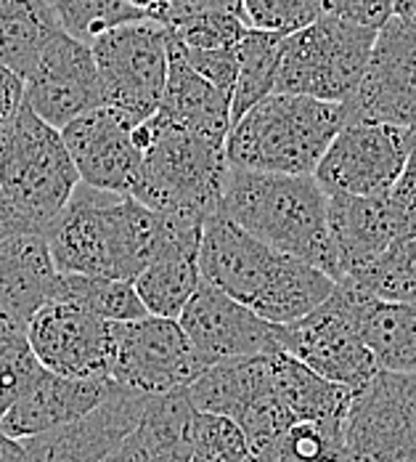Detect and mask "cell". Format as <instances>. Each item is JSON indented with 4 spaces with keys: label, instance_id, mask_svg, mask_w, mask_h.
Segmentation results:
<instances>
[{
    "label": "cell",
    "instance_id": "5",
    "mask_svg": "<svg viewBox=\"0 0 416 462\" xmlns=\"http://www.w3.org/2000/svg\"><path fill=\"white\" fill-rule=\"evenodd\" d=\"M140 179L133 199L162 216L207 224L221 213L229 176L226 149L165 120L159 112L136 125Z\"/></svg>",
    "mask_w": 416,
    "mask_h": 462
},
{
    "label": "cell",
    "instance_id": "17",
    "mask_svg": "<svg viewBox=\"0 0 416 462\" xmlns=\"http://www.w3.org/2000/svg\"><path fill=\"white\" fill-rule=\"evenodd\" d=\"M178 324L207 367L229 359L268 356L281 351L276 324L263 322L247 306L204 282L184 306Z\"/></svg>",
    "mask_w": 416,
    "mask_h": 462
},
{
    "label": "cell",
    "instance_id": "12",
    "mask_svg": "<svg viewBox=\"0 0 416 462\" xmlns=\"http://www.w3.org/2000/svg\"><path fill=\"white\" fill-rule=\"evenodd\" d=\"M112 380L125 391L143 396L184 391L207 370L176 319L143 317L136 322L112 324Z\"/></svg>",
    "mask_w": 416,
    "mask_h": 462
},
{
    "label": "cell",
    "instance_id": "28",
    "mask_svg": "<svg viewBox=\"0 0 416 462\" xmlns=\"http://www.w3.org/2000/svg\"><path fill=\"white\" fill-rule=\"evenodd\" d=\"M284 38L247 30L236 43V83L231 93V125L258 101L274 93Z\"/></svg>",
    "mask_w": 416,
    "mask_h": 462
},
{
    "label": "cell",
    "instance_id": "13",
    "mask_svg": "<svg viewBox=\"0 0 416 462\" xmlns=\"http://www.w3.org/2000/svg\"><path fill=\"white\" fill-rule=\"evenodd\" d=\"M278 348L303 367L350 393L379 372L337 287L319 309L292 324H276Z\"/></svg>",
    "mask_w": 416,
    "mask_h": 462
},
{
    "label": "cell",
    "instance_id": "45",
    "mask_svg": "<svg viewBox=\"0 0 416 462\" xmlns=\"http://www.w3.org/2000/svg\"><path fill=\"white\" fill-rule=\"evenodd\" d=\"M11 324H16V322H11V319H5V317H0V335H3V332H5V329L11 327ZM19 327H22V324H19Z\"/></svg>",
    "mask_w": 416,
    "mask_h": 462
},
{
    "label": "cell",
    "instance_id": "31",
    "mask_svg": "<svg viewBox=\"0 0 416 462\" xmlns=\"http://www.w3.org/2000/svg\"><path fill=\"white\" fill-rule=\"evenodd\" d=\"M252 457L255 462H342V428L292 425Z\"/></svg>",
    "mask_w": 416,
    "mask_h": 462
},
{
    "label": "cell",
    "instance_id": "43",
    "mask_svg": "<svg viewBox=\"0 0 416 462\" xmlns=\"http://www.w3.org/2000/svg\"><path fill=\"white\" fill-rule=\"evenodd\" d=\"M19 231H24V229L19 226L16 216L8 210L5 199L0 197V239H3V236H8V234H19Z\"/></svg>",
    "mask_w": 416,
    "mask_h": 462
},
{
    "label": "cell",
    "instance_id": "40",
    "mask_svg": "<svg viewBox=\"0 0 416 462\" xmlns=\"http://www.w3.org/2000/svg\"><path fill=\"white\" fill-rule=\"evenodd\" d=\"M199 14H233L241 19V0H165L162 27H173L176 22Z\"/></svg>",
    "mask_w": 416,
    "mask_h": 462
},
{
    "label": "cell",
    "instance_id": "3",
    "mask_svg": "<svg viewBox=\"0 0 416 462\" xmlns=\"http://www.w3.org/2000/svg\"><path fill=\"white\" fill-rule=\"evenodd\" d=\"M221 216L331 282L339 279L326 226V194L313 176H274L229 168Z\"/></svg>",
    "mask_w": 416,
    "mask_h": 462
},
{
    "label": "cell",
    "instance_id": "21",
    "mask_svg": "<svg viewBox=\"0 0 416 462\" xmlns=\"http://www.w3.org/2000/svg\"><path fill=\"white\" fill-rule=\"evenodd\" d=\"M56 279L41 234L19 231L0 239V317L27 327L35 311L50 303Z\"/></svg>",
    "mask_w": 416,
    "mask_h": 462
},
{
    "label": "cell",
    "instance_id": "23",
    "mask_svg": "<svg viewBox=\"0 0 416 462\" xmlns=\"http://www.w3.org/2000/svg\"><path fill=\"white\" fill-rule=\"evenodd\" d=\"M157 112L173 125L221 146L231 131V98L185 64L173 38L167 41V80Z\"/></svg>",
    "mask_w": 416,
    "mask_h": 462
},
{
    "label": "cell",
    "instance_id": "6",
    "mask_svg": "<svg viewBox=\"0 0 416 462\" xmlns=\"http://www.w3.org/2000/svg\"><path fill=\"white\" fill-rule=\"evenodd\" d=\"M80 184L75 162L56 128L24 104L0 128V197L19 226L43 234Z\"/></svg>",
    "mask_w": 416,
    "mask_h": 462
},
{
    "label": "cell",
    "instance_id": "16",
    "mask_svg": "<svg viewBox=\"0 0 416 462\" xmlns=\"http://www.w3.org/2000/svg\"><path fill=\"white\" fill-rule=\"evenodd\" d=\"M22 86L24 106L56 131L101 106L91 46L72 41L61 30L41 51Z\"/></svg>",
    "mask_w": 416,
    "mask_h": 462
},
{
    "label": "cell",
    "instance_id": "10",
    "mask_svg": "<svg viewBox=\"0 0 416 462\" xmlns=\"http://www.w3.org/2000/svg\"><path fill=\"white\" fill-rule=\"evenodd\" d=\"M348 123H379L414 131L416 24L390 16L374 35L358 86L342 101Z\"/></svg>",
    "mask_w": 416,
    "mask_h": 462
},
{
    "label": "cell",
    "instance_id": "33",
    "mask_svg": "<svg viewBox=\"0 0 416 462\" xmlns=\"http://www.w3.org/2000/svg\"><path fill=\"white\" fill-rule=\"evenodd\" d=\"M188 462H255L239 425L229 417L196 412Z\"/></svg>",
    "mask_w": 416,
    "mask_h": 462
},
{
    "label": "cell",
    "instance_id": "19",
    "mask_svg": "<svg viewBox=\"0 0 416 462\" xmlns=\"http://www.w3.org/2000/svg\"><path fill=\"white\" fill-rule=\"evenodd\" d=\"M117 391L114 380H69L41 367L27 391L0 417V430L16 441L32 439L86 417Z\"/></svg>",
    "mask_w": 416,
    "mask_h": 462
},
{
    "label": "cell",
    "instance_id": "42",
    "mask_svg": "<svg viewBox=\"0 0 416 462\" xmlns=\"http://www.w3.org/2000/svg\"><path fill=\"white\" fill-rule=\"evenodd\" d=\"M0 462H27L22 444L16 439L5 436L3 430H0Z\"/></svg>",
    "mask_w": 416,
    "mask_h": 462
},
{
    "label": "cell",
    "instance_id": "27",
    "mask_svg": "<svg viewBox=\"0 0 416 462\" xmlns=\"http://www.w3.org/2000/svg\"><path fill=\"white\" fill-rule=\"evenodd\" d=\"M53 303H69L104 322H136L149 317L143 303L136 295L133 282L128 279H101V277H72L59 274L53 284Z\"/></svg>",
    "mask_w": 416,
    "mask_h": 462
},
{
    "label": "cell",
    "instance_id": "4",
    "mask_svg": "<svg viewBox=\"0 0 416 462\" xmlns=\"http://www.w3.org/2000/svg\"><path fill=\"white\" fill-rule=\"evenodd\" d=\"M348 125L342 104L271 93L247 109L226 136V162L236 171L313 176L334 136Z\"/></svg>",
    "mask_w": 416,
    "mask_h": 462
},
{
    "label": "cell",
    "instance_id": "25",
    "mask_svg": "<svg viewBox=\"0 0 416 462\" xmlns=\"http://www.w3.org/2000/svg\"><path fill=\"white\" fill-rule=\"evenodd\" d=\"M196 250H199V242L176 245L165 250L154 263H149L139 277L133 279L136 295L149 317L178 322L184 306L202 284L199 266H196Z\"/></svg>",
    "mask_w": 416,
    "mask_h": 462
},
{
    "label": "cell",
    "instance_id": "20",
    "mask_svg": "<svg viewBox=\"0 0 416 462\" xmlns=\"http://www.w3.org/2000/svg\"><path fill=\"white\" fill-rule=\"evenodd\" d=\"M326 226L339 279L366 269L395 242L384 197H326Z\"/></svg>",
    "mask_w": 416,
    "mask_h": 462
},
{
    "label": "cell",
    "instance_id": "29",
    "mask_svg": "<svg viewBox=\"0 0 416 462\" xmlns=\"http://www.w3.org/2000/svg\"><path fill=\"white\" fill-rule=\"evenodd\" d=\"M374 300L401 303L416 309V239H395L366 269L342 277Z\"/></svg>",
    "mask_w": 416,
    "mask_h": 462
},
{
    "label": "cell",
    "instance_id": "11",
    "mask_svg": "<svg viewBox=\"0 0 416 462\" xmlns=\"http://www.w3.org/2000/svg\"><path fill=\"white\" fill-rule=\"evenodd\" d=\"M414 149V131L379 123H348L329 143L313 171V181L326 197H384Z\"/></svg>",
    "mask_w": 416,
    "mask_h": 462
},
{
    "label": "cell",
    "instance_id": "26",
    "mask_svg": "<svg viewBox=\"0 0 416 462\" xmlns=\"http://www.w3.org/2000/svg\"><path fill=\"white\" fill-rule=\"evenodd\" d=\"M59 30L46 0H0V67L24 80Z\"/></svg>",
    "mask_w": 416,
    "mask_h": 462
},
{
    "label": "cell",
    "instance_id": "14",
    "mask_svg": "<svg viewBox=\"0 0 416 462\" xmlns=\"http://www.w3.org/2000/svg\"><path fill=\"white\" fill-rule=\"evenodd\" d=\"M27 343L43 370L69 380H112L114 332L69 303H46L24 327Z\"/></svg>",
    "mask_w": 416,
    "mask_h": 462
},
{
    "label": "cell",
    "instance_id": "37",
    "mask_svg": "<svg viewBox=\"0 0 416 462\" xmlns=\"http://www.w3.org/2000/svg\"><path fill=\"white\" fill-rule=\"evenodd\" d=\"M178 53L184 56L185 64L199 78H204L213 88H218L231 98L233 83H236V48H229V51H188V48L178 46Z\"/></svg>",
    "mask_w": 416,
    "mask_h": 462
},
{
    "label": "cell",
    "instance_id": "46",
    "mask_svg": "<svg viewBox=\"0 0 416 462\" xmlns=\"http://www.w3.org/2000/svg\"><path fill=\"white\" fill-rule=\"evenodd\" d=\"M414 139H416V125H414Z\"/></svg>",
    "mask_w": 416,
    "mask_h": 462
},
{
    "label": "cell",
    "instance_id": "15",
    "mask_svg": "<svg viewBox=\"0 0 416 462\" xmlns=\"http://www.w3.org/2000/svg\"><path fill=\"white\" fill-rule=\"evenodd\" d=\"M139 123L143 120L133 115L95 106L59 131L80 184L117 197H133L140 179V149L136 143Z\"/></svg>",
    "mask_w": 416,
    "mask_h": 462
},
{
    "label": "cell",
    "instance_id": "18",
    "mask_svg": "<svg viewBox=\"0 0 416 462\" xmlns=\"http://www.w3.org/2000/svg\"><path fill=\"white\" fill-rule=\"evenodd\" d=\"M149 396L120 388L80 420L19 441L27 462H101L140 422Z\"/></svg>",
    "mask_w": 416,
    "mask_h": 462
},
{
    "label": "cell",
    "instance_id": "9",
    "mask_svg": "<svg viewBox=\"0 0 416 462\" xmlns=\"http://www.w3.org/2000/svg\"><path fill=\"white\" fill-rule=\"evenodd\" d=\"M342 462H416V374L376 372L350 396Z\"/></svg>",
    "mask_w": 416,
    "mask_h": 462
},
{
    "label": "cell",
    "instance_id": "22",
    "mask_svg": "<svg viewBox=\"0 0 416 462\" xmlns=\"http://www.w3.org/2000/svg\"><path fill=\"white\" fill-rule=\"evenodd\" d=\"M348 314L379 372L416 374V311L411 306L366 298L348 282H334Z\"/></svg>",
    "mask_w": 416,
    "mask_h": 462
},
{
    "label": "cell",
    "instance_id": "39",
    "mask_svg": "<svg viewBox=\"0 0 416 462\" xmlns=\"http://www.w3.org/2000/svg\"><path fill=\"white\" fill-rule=\"evenodd\" d=\"M101 462H185L178 460L176 455H170L167 449H162L140 425L136 430L117 447L112 449Z\"/></svg>",
    "mask_w": 416,
    "mask_h": 462
},
{
    "label": "cell",
    "instance_id": "34",
    "mask_svg": "<svg viewBox=\"0 0 416 462\" xmlns=\"http://www.w3.org/2000/svg\"><path fill=\"white\" fill-rule=\"evenodd\" d=\"M38 372L41 365L27 343L24 327L11 324L0 335V417L14 407Z\"/></svg>",
    "mask_w": 416,
    "mask_h": 462
},
{
    "label": "cell",
    "instance_id": "7",
    "mask_svg": "<svg viewBox=\"0 0 416 462\" xmlns=\"http://www.w3.org/2000/svg\"><path fill=\"white\" fill-rule=\"evenodd\" d=\"M374 35L321 14L311 27L284 38L274 93L342 104L361 80Z\"/></svg>",
    "mask_w": 416,
    "mask_h": 462
},
{
    "label": "cell",
    "instance_id": "30",
    "mask_svg": "<svg viewBox=\"0 0 416 462\" xmlns=\"http://www.w3.org/2000/svg\"><path fill=\"white\" fill-rule=\"evenodd\" d=\"M56 24L72 41L91 46L109 30L139 24V14L125 0H46Z\"/></svg>",
    "mask_w": 416,
    "mask_h": 462
},
{
    "label": "cell",
    "instance_id": "24",
    "mask_svg": "<svg viewBox=\"0 0 416 462\" xmlns=\"http://www.w3.org/2000/svg\"><path fill=\"white\" fill-rule=\"evenodd\" d=\"M271 362V380L276 391L278 404L284 407L292 425H324V428H342L350 407V391L326 383L324 377L313 374L284 351L268 356Z\"/></svg>",
    "mask_w": 416,
    "mask_h": 462
},
{
    "label": "cell",
    "instance_id": "44",
    "mask_svg": "<svg viewBox=\"0 0 416 462\" xmlns=\"http://www.w3.org/2000/svg\"><path fill=\"white\" fill-rule=\"evenodd\" d=\"M390 3H393V16H401L416 24V0H390Z\"/></svg>",
    "mask_w": 416,
    "mask_h": 462
},
{
    "label": "cell",
    "instance_id": "38",
    "mask_svg": "<svg viewBox=\"0 0 416 462\" xmlns=\"http://www.w3.org/2000/svg\"><path fill=\"white\" fill-rule=\"evenodd\" d=\"M324 16H334L339 22L364 27V30H379L393 16L390 0H321Z\"/></svg>",
    "mask_w": 416,
    "mask_h": 462
},
{
    "label": "cell",
    "instance_id": "1",
    "mask_svg": "<svg viewBox=\"0 0 416 462\" xmlns=\"http://www.w3.org/2000/svg\"><path fill=\"white\" fill-rule=\"evenodd\" d=\"M202 226L191 218L154 213L133 197L77 184L41 236L59 274L133 282L165 250L199 242Z\"/></svg>",
    "mask_w": 416,
    "mask_h": 462
},
{
    "label": "cell",
    "instance_id": "8",
    "mask_svg": "<svg viewBox=\"0 0 416 462\" xmlns=\"http://www.w3.org/2000/svg\"><path fill=\"white\" fill-rule=\"evenodd\" d=\"M167 41L162 24L139 22L104 32L91 43L101 106L146 120L157 115L167 80Z\"/></svg>",
    "mask_w": 416,
    "mask_h": 462
},
{
    "label": "cell",
    "instance_id": "35",
    "mask_svg": "<svg viewBox=\"0 0 416 462\" xmlns=\"http://www.w3.org/2000/svg\"><path fill=\"white\" fill-rule=\"evenodd\" d=\"M173 41L188 51H229L247 32L244 22L233 14H199L167 27Z\"/></svg>",
    "mask_w": 416,
    "mask_h": 462
},
{
    "label": "cell",
    "instance_id": "32",
    "mask_svg": "<svg viewBox=\"0 0 416 462\" xmlns=\"http://www.w3.org/2000/svg\"><path fill=\"white\" fill-rule=\"evenodd\" d=\"M321 0H241V22L247 30L294 35L321 16Z\"/></svg>",
    "mask_w": 416,
    "mask_h": 462
},
{
    "label": "cell",
    "instance_id": "2",
    "mask_svg": "<svg viewBox=\"0 0 416 462\" xmlns=\"http://www.w3.org/2000/svg\"><path fill=\"white\" fill-rule=\"evenodd\" d=\"M196 266L204 284L278 327L308 317L334 290L324 272L268 247L221 213L202 226Z\"/></svg>",
    "mask_w": 416,
    "mask_h": 462
},
{
    "label": "cell",
    "instance_id": "41",
    "mask_svg": "<svg viewBox=\"0 0 416 462\" xmlns=\"http://www.w3.org/2000/svg\"><path fill=\"white\" fill-rule=\"evenodd\" d=\"M24 104V86L22 78L0 67V128L14 120V115Z\"/></svg>",
    "mask_w": 416,
    "mask_h": 462
},
{
    "label": "cell",
    "instance_id": "36",
    "mask_svg": "<svg viewBox=\"0 0 416 462\" xmlns=\"http://www.w3.org/2000/svg\"><path fill=\"white\" fill-rule=\"evenodd\" d=\"M384 202L390 210L395 239H401V242L416 239V149L411 152L398 181L384 194Z\"/></svg>",
    "mask_w": 416,
    "mask_h": 462
}]
</instances>
